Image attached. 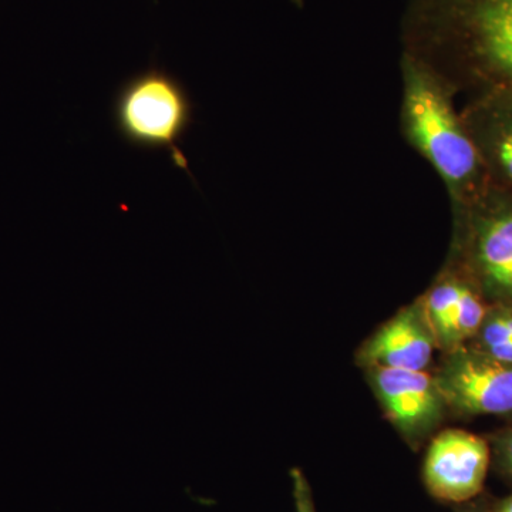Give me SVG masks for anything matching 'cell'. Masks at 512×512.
I'll use <instances>...</instances> for the list:
<instances>
[{
	"mask_svg": "<svg viewBox=\"0 0 512 512\" xmlns=\"http://www.w3.org/2000/svg\"><path fill=\"white\" fill-rule=\"evenodd\" d=\"M402 52L457 96H512V0H407Z\"/></svg>",
	"mask_w": 512,
	"mask_h": 512,
	"instance_id": "obj_1",
	"label": "cell"
},
{
	"mask_svg": "<svg viewBox=\"0 0 512 512\" xmlns=\"http://www.w3.org/2000/svg\"><path fill=\"white\" fill-rule=\"evenodd\" d=\"M400 76L403 138L439 175L451 210H463L490 184L456 107V94L429 66L409 53L402 52L400 57Z\"/></svg>",
	"mask_w": 512,
	"mask_h": 512,
	"instance_id": "obj_2",
	"label": "cell"
},
{
	"mask_svg": "<svg viewBox=\"0 0 512 512\" xmlns=\"http://www.w3.org/2000/svg\"><path fill=\"white\" fill-rule=\"evenodd\" d=\"M194 120V106L183 83L163 69L151 67L131 77L117 93L114 123L131 146L164 150L175 167L188 173L181 146Z\"/></svg>",
	"mask_w": 512,
	"mask_h": 512,
	"instance_id": "obj_3",
	"label": "cell"
},
{
	"mask_svg": "<svg viewBox=\"0 0 512 512\" xmlns=\"http://www.w3.org/2000/svg\"><path fill=\"white\" fill-rule=\"evenodd\" d=\"M451 256L488 303L512 306V195L493 187L453 212Z\"/></svg>",
	"mask_w": 512,
	"mask_h": 512,
	"instance_id": "obj_4",
	"label": "cell"
},
{
	"mask_svg": "<svg viewBox=\"0 0 512 512\" xmlns=\"http://www.w3.org/2000/svg\"><path fill=\"white\" fill-rule=\"evenodd\" d=\"M436 379L448 410L460 416L512 413V365L470 345L444 353Z\"/></svg>",
	"mask_w": 512,
	"mask_h": 512,
	"instance_id": "obj_5",
	"label": "cell"
},
{
	"mask_svg": "<svg viewBox=\"0 0 512 512\" xmlns=\"http://www.w3.org/2000/svg\"><path fill=\"white\" fill-rule=\"evenodd\" d=\"M366 370L387 419L409 443H420L439 426L447 404L434 376L390 367Z\"/></svg>",
	"mask_w": 512,
	"mask_h": 512,
	"instance_id": "obj_6",
	"label": "cell"
},
{
	"mask_svg": "<svg viewBox=\"0 0 512 512\" xmlns=\"http://www.w3.org/2000/svg\"><path fill=\"white\" fill-rule=\"evenodd\" d=\"M490 463L487 440L470 431L447 429L431 441L424 481L439 500L466 503L483 491Z\"/></svg>",
	"mask_w": 512,
	"mask_h": 512,
	"instance_id": "obj_7",
	"label": "cell"
},
{
	"mask_svg": "<svg viewBox=\"0 0 512 512\" xmlns=\"http://www.w3.org/2000/svg\"><path fill=\"white\" fill-rule=\"evenodd\" d=\"M436 336L421 298L396 313L373 333L357 352L359 365L426 372L430 366Z\"/></svg>",
	"mask_w": 512,
	"mask_h": 512,
	"instance_id": "obj_8",
	"label": "cell"
},
{
	"mask_svg": "<svg viewBox=\"0 0 512 512\" xmlns=\"http://www.w3.org/2000/svg\"><path fill=\"white\" fill-rule=\"evenodd\" d=\"M461 117L488 184L512 195V96L484 94L464 100Z\"/></svg>",
	"mask_w": 512,
	"mask_h": 512,
	"instance_id": "obj_9",
	"label": "cell"
},
{
	"mask_svg": "<svg viewBox=\"0 0 512 512\" xmlns=\"http://www.w3.org/2000/svg\"><path fill=\"white\" fill-rule=\"evenodd\" d=\"M467 278L468 274L463 266L450 258L436 282L421 296L424 311L436 336L437 348L444 350V353L456 349L454 316H456L461 289Z\"/></svg>",
	"mask_w": 512,
	"mask_h": 512,
	"instance_id": "obj_10",
	"label": "cell"
},
{
	"mask_svg": "<svg viewBox=\"0 0 512 512\" xmlns=\"http://www.w3.org/2000/svg\"><path fill=\"white\" fill-rule=\"evenodd\" d=\"M494 456L498 470L512 481V426L498 434L494 441Z\"/></svg>",
	"mask_w": 512,
	"mask_h": 512,
	"instance_id": "obj_11",
	"label": "cell"
},
{
	"mask_svg": "<svg viewBox=\"0 0 512 512\" xmlns=\"http://www.w3.org/2000/svg\"><path fill=\"white\" fill-rule=\"evenodd\" d=\"M293 481V495H295L296 512H315L311 487L303 476L302 471L293 468L291 471Z\"/></svg>",
	"mask_w": 512,
	"mask_h": 512,
	"instance_id": "obj_12",
	"label": "cell"
},
{
	"mask_svg": "<svg viewBox=\"0 0 512 512\" xmlns=\"http://www.w3.org/2000/svg\"><path fill=\"white\" fill-rule=\"evenodd\" d=\"M493 512H512V494L495 504Z\"/></svg>",
	"mask_w": 512,
	"mask_h": 512,
	"instance_id": "obj_13",
	"label": "cell"
},
{
	"mask_svg": "<svg viewBox=\"0 0 512 512\" xmlns=\"http://www.w3.org/2000/svg\"><path fill=\"white\" fill-rule=\"evenodd\" d=\"M464 512H484V511H481V510H466Z\"/></svg>",
	"mask_w": 512,
	"mask_h": 512,
	"instance_id": "obj_14",
	"label": "cell"
}]
</instances>
